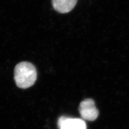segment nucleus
Segmentation results:
<instances>
[{
	"instance_id": "20e7f679",
	"label": "nucleus",
	"mask_w": 129,
	"mask_h": 129,
	"mask_svg": "<svg viewBox=\"0 0 129 129\" xmlns=\"http://www.w3.org/2000/svg\"><path fill=\"white\" fill-rule=\"evenodd\" d=\"M54 9L64 14L71 11L75 6L78 0H52Z\"/></svg>"
},
{
	"instance_id": "f03ea898",
	"label": "nucleus",
	"mask_w": 129,
	"mask_h": 129,
	"mask_svg": "<svg viewBox=\"0 0 129 129\" xmlns=\"http://www.w3.org/2000/svg\"><path fill=\"white\" fill-rule=\"evenodd\" d=\"M79 111L84 120L94 121L98 118L99 111L95 106L94 101L91 99H86L80 103Z\"/></svg>"
},
{
	"instance_id": "f257e3e1",
	"label": "nucleus",
	"mask_w": 129,
	"mask_h": 129,
	"mask_svg": "<svg viewBox=\"0 0 129 129\" xmlns=\"http://www.w3.org/2000/svg\"><path fill=\"white\" fill-rule=\"evenodd\" d=\"M37 76L35 67L29 62H21L15 67L14 79L19 88L26 89L31 87L35 83Z\"/></svg>"
},
{
	"instance_id": "7ed1b4c3",
	"label": "nucleus",
	"mask_w": 129,
	"mask_h": 129,
	"mask_svg": "<svg viewBox=\"0 0 129 129\" xmlns=\"http://www.w3.org/2000/svg\"><path fill=\"white\" fill-rule=\"evenodd\" d=\"M59 129H87L86 123L83 119L61 116L58 120Z\"/></svg>"
}]
</instances>
